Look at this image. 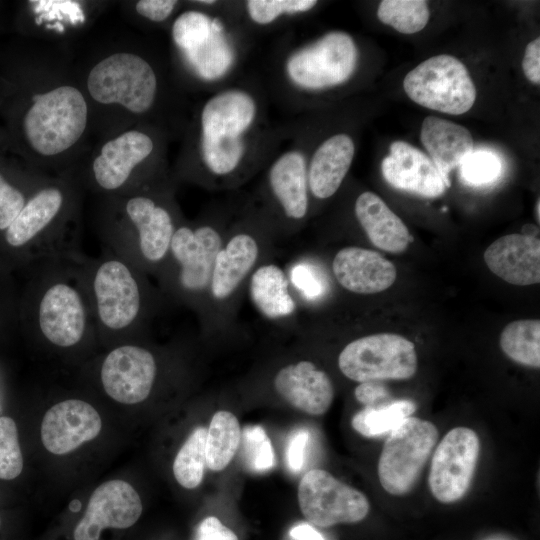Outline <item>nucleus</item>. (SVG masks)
<instances>
[{
	"label": "nucleus",
	"mask_w": 540,
	"mask_h": 540,
	"mask_svg": "<svg viewBox=\"0 0 540 540\" xmlns=\"http://www.w3.org/2000/svg\"><path fill=\"white\" fill-rule=\"evenodd\" d=\"M285 132L271 124L259 84H225L196 109L181 175L210 191L236 190L264 169Z\"/></svg>",
	"instance_id": "f257e3e1"
},
{
	"label": "nucleus",
	"mask_w": 540,
	"mask_h": 540,
	"mask_svg": "<svg viewBox=\"0 0 540 540\" xmlns=\"http://www.w3.org/2000/svg\"><path fill=\"white\" fill-rule=\"evenodd\" d=\"M275 231L252 198L241 202L214 261L199 326L206 337H222L239 326L238 313L249 278L273 257Z\"/></svg>",
	"instance_id": "f03ea898"
},
{
	"label": "nucleus",
	"mask_w": 540,
	"mask_h": 540,
	"mask_svg": "<svg viewBox=\"0 0 540 540\" xmlns=\"http://www.w3.org/2000/svg\"><path fill=\"white\" fill-rule=\"evenodd\" d=\"M241 202H215L192 222H181L171 241L168 257L158 277L175 301L201 319L215 257Z\"/></svg>",
	"instance_id": "7ed1b4c3"
},
{
	"label": "nucleus",
	"mask_w": 540,
	"mask_h": 540,
	"mask_svg": "<svg viewBox=\"0 0 540 540\" xmlns=\"http://www.w3.org/2000/svg\"><path fill=\"white\" fill-rule=\"evenodd\" d=\"M264 169L252 197L272 225L278 240L294 236L311 213L308 152L292 123Z\"/></svg>",
	"instance_id": "20e7f679"
},
{
	"label": "nucleus",
	"mask_w": 540,
	"mask_h": 540,
	"mask_svg": "<svg viewBox=\"0 0 540 540\" xmlns=\"http://www.w3.org/2000/svg\"><path fill=\"white\" fill-rule=\"evenodd\" d=\"M359 60L357 45L344 31H331L281 55L275 80L290 105L298 95L326 91L348 82Z\"/></svg>",
	"instance_id": "39448f33"
},
{
	"label": "nucleus",
	"mask_w": 540,
	"mask_h": 540,
	"mask_svg": "<svg viewBox=\"0 0 540 540\" xmlns=\"http://www.w3.org/2000/svg\"><path fill=\"white\" fill-rule=\"evenodd\" d=\"M88 106L79 89L59 85L32 97L23 119L30 147L45 157L57 156L72 148L84 134Z\"/></svg>",
	"instance_id": "423d86ee"
},
{
	"label": "nucleus",
	"mask_w": 540,
	"mask_h": 540,
	"mask_svg": "<svg viewBox=\"0 0 540 540\" xmlns=\"http://www.w3.org/2000/svg\"><path fill=\"white\" fill-rule=\"evenodd\" d=\"M87 89L101 104H118L133 114L144 115L158 100L159 78L153 65L144 57L132 52H117L92 67Z\"/></svg>",
	"instance_id": "0eeeda50"
},
{
	"label": "nucleus",
	"mask_w": 540,
	"mask_h": 540,
	"mask_svg": "<svg viewBox=\"0 0 540 540\" xmlns=\"http://www.w3.org/2000/svg\"><path fill=\"white\" fill-rule=\"evenodd\" d=\"M337 364L348 379L362 383L405 380L417 371L413 342L394 333H378L356 338L340 351Z\"/></svg>",
	"instance_id": "6e6552de"
},
{
	"label": "nucleus",
	"mask_w": 540,
	"mask_h": 540,
	"mask_svg": "<svg viewBox=\"0 0 540 540\" xmlns=\"http://www.w3.org/2000/svg\"><path fill=\"white\" fill-rule=\"evenodd\" d=\"M403 87L415 103L451 115L466 113L476 99V88L466 66L448 54L421 62L407 73Z\"/></svg>",
	"instance_id": "1a4fd4ad"
},
{
	"label": "nucleus",
	"mask_w": 540,
	"mask_h": 540,
	"mask_svg": "<svg viewBox=\"0 0 540 540\" xmlns=\"http://www.w3.org/2000/svg\"><path fill=\"white\" fill-rule=\"evenodd\" d=\"M438 436L432 422L412 416L389 433L377 466L379 481L386 492L400 496L414 487Z\"/></svg>",
	"instance_id": "9d476101"
},
{
	"label": "nucleus",
	"mask_w": 540,
	"mask_h": 540,
	"mask_svg": "<svg viewBox=\"0 0 540 540\" xmlns=\"http://www.w3.org/2000/svg\"><path fill=\"white\" fill-rule=\"evenodd\" d=\"M298 503L307 521L321 528L360 522L370 510L362 492L322 469L304 474L298 486Z\"/></svg>",
	"instance_id": "9b49d317"
},
{
	"label": "nucleus",
	"mask_w": 540,
	"mask_h": 540,
	"mask_svg": "<svg viewBox=\"0 0 540 540\" xmlns=\"http://www.w3.org/2000/svg\"><path fill=\"white\" fill-rule=\"evenodd\" d=\"M125 212L135 230L140 264L158 275L182 222L172 199L165 192L139 194L127 200Z\"/></svg>",
	"instance_id": "f8f14e48"
},
{
	"label": "nucleus",
	"mask_w": 540,
	"mask_h": 540,
	"mask_svg": "<svg viewBox=\"0 0 540 540\" xmlns=\"http://www.w3.org/2000/svg\"><path fill=\"white\" fill-rule=\"evenodd\" d=\"M479 454L480 440L474 430L448 431L431 460L428 484L434 498L445 504L460 500L471 485Z\"/></svg>",
	"instance_id": "ddd939ff"
},
{
	"label": "nucleus",
	"mask_w": 540,
	"mask_h": 540,
	"mask_svg": "<svg viewBox=\"0 0 540 540\" xmlns=\"http://www.w3.org/2000/svg\"><path fill=\"white\" fill-rule=\"evenodd\" d=\"M98 318L114 331L133 325L144 310V291L131 268L118 259L99 265L93 278Z\"/></svg>",
	"instance_id": "4468645a"
},
{
	"label": "nucleus",
	"mask_w": 540,
	"mask_h": 540,
	"mask_svg": "<svg viewBox=\"0 0 540 540\" xmlns=\"http://www.w3.org/2000/svg\"><path fill=\"white\" fill-rule=\"evenodd\" d=\"M157 371L156 358L149 349L123 345L106 356L100 377L105 392L112 399L131 405L148 398Z\"/></svg>",
	"instance_id": "2eb2a0df"
},
{
	"label": "nucleus",
	"mask_w": 540,
	"mask_h": 540,
	"mask_svg": "<svg viewBox=\"0 0 540 540\" xmlns=\"http://www.w3.org/2000/svg\"><path fill=\"white\" fill-rule=\"evenodd\" d=\"M142 502L128 482L110 480L98 486L90 496L83 518L75 526L74 540H99L106 528L126 529L142 514Z\"/></svg>",
	"instance_id": "dca6fc26"
},
{
	"label": "nucleus",
	"mask_w": 540,
	"mask_h": 540,
	"mask_svg": "<svg viewBox=\"0 0 540 540\" xmlns=\"http://www.w3.org/2000/svg\"><path fill=\"white\" fill-rule=\"evenodd\" d=\"M38 324L52 344L68 348L79 343L87 326L86 308L79 291L66 282H56L43 293Z\"/></svg>",
	"instance_id": "f3484780"
},
{
	"label": "nucleus",
	"mask_w": 540,
	"mask_h": 540,
	"mask_svg": "<svg viewBox=\"0 0 540 540\" xmlns=\"http://www.w3.org/2000/svg\"><path fill=\"white\" fill-rule=\"evenodd\" d=\"M102 422L97 410L79 399L49 408L41 423V440L51 453L63 455L98 436Z\"/></svg>",
	"instance_id": "a211bd4d"
},
{
	"label": "nucleus",
	"mask_w": 540,
	"mask_h": 540,
	"mask_svg": "<svg viewBox=\"0 0 540 540\" xmlns=\"http://www.w3.org/2000/svg\"><path fill=\"white\" fill-rule=\"evenodd\" d=\"M272 386L289 405L310 415L326 413L335 394L329 375L308 359L279 367L272 378Z\"/></svg>",
	"instance_id": "6ab92c4d"
},
{
	"label": "nucleus",
	"mask_w": 540,
	"mask_h": 540,
	"mask_svg": "<svg viewBox=\"0 0 540 540\" xmlns=\"http://www.w3.org/2000/svg\"><path fill=\"white\" fill-rule=\"evenodd\" d=\"M157 148V140L149 132L136 129L107 141L92 163L96 183L108 191L119 189Z\"/></svg>",
	"instance_id": "aec40b11"
},
{
	"label": "nucleus",
	"mask_w": 540,
	"mask_h": 540,
	"mask_svg": "<svg viewBox=\"0 0 540 540\" xmlns=\"http://www.w3.org/2000/svg\"><path fill=\"white\" fill-rule=\"evenodd\" d=\"M386 182L395 189L426 198L442 195L449 184L433 161L421 150L404 141H395L381 165Z\"/></svg>",
	"instance_id": "412c9836"
},
{
	"label": "nucleus",
	"mask_w": 540,
	"mask_h": 540,
	"mask_svg": "<svg viewBox=\"0 0 540 540\" xmlns=\"http://www.w3.org/2000/svg\"><path fill=\"white\" fill-rule=\"evenodd\" d=\"M246 293L259 315L272 325L298 327V303L290 289L285 269L272 258L253 271Z\"/></svg>",
	"instance_id": "4be33fe9"
},
{
	"label": "nucleus",
	"mask_w": 540,
	"mask_h": 540,
	"mask_svg": "<svg viewBox=\"0 0 540 540\" xmlns=\"http://www.w3.org/2000/svg\"><path fill=\"white\" fill-rule=\"evenodd\" d=\"M331 271L340 287L358 295L382 292L393 285L397 276L391 261L359 246L338 250L332 259Z\"/></svg>",
	"instance_id": "5701e85b"
},
{
	"label": "nucleus",
	"mask_w": 540,
	"mask_h": 540,
	"mask_svg": "<svg viewBox=\"0 0 540 540\" xmlns=\"http://www.w3.org/2000/svg\"><path fill=\"white\" fill-rule=\"evenodd\" d=\"M355 142L346 132L334 133L308 153L307 176L311 205L325 201L341 187L352 165Z\"/></svg>",
	"instance_id": "b1692460"
},
{
	"label": "nucleus",
	"mask_w": 540,
	"mask_h": 540,
	"mask_svg": "<svg viewBox=\"0 0 540 540\" xmlns=\"http://www.w3.org/2000/svg\"><path fill=\"white\" fill-rule=\"evenodd\" d=\"M484 261L492 273L518 286L540 282V240L530 234H508L491 243Z\"/></svg>",
	"instance_id": "393cba45"
},
{
	"label": "nucleus",
	"mask_w": 540,
	"mask_h": 540,
	"mask_svg": "<svg viewBox=\"0 0 540 540\" xmlns=\"http://www.w3.org/2000/svg\"><path fill=\"white\" fill-rule=\"evenodd\" d=\"M354 214L375 247L391 253H402L408 248L412 240L408 228L377 194L370 191L359 194Z\"/></svg>",
	"instance_id": "a878e982"
},
{
	"label": "nucleus",
	"mask_w": 540,
	"mask_h": 540,
	"mask_svg": "<svg viewBox=\"0 0 540 540\" xmlns=\"http://www.w3.org/2000/svg\"><path fill=\"white\" fill-rule=\"evenodd\" d=\"M420 138L444 180L473 151V138L467 128L450 120L427 116L421 126Z\"/></svg>",
	"instance_id": "bb28decb"
},
{
	"label": "nucleus",
	"mask_w": 540,
	"mask_h": 540,
	"mask_svg": "<svg viewBox=\"0 0 540 540\" xmlns=\"http://www.w3.org/2000/svg\"><path fill=\"white\" fill-rule=\"evenodd\" d=\"M63 200V194L57 187L39 190L25 203L16 219L7 228L6 242L12 247H21L33 240L57 217Z\"/></svg>",
	"instance_id": "cd10ccee"
},
{
	"label": "nucleus",
	"mask_w": 540,
	"mask_h": 540,
	"mask_svg": "<svg viewBox=\"0 0 540 540\" xmlns=\"http://www.w3.org/2000/svg\"><path fill=\"white\" fill-rule=\"evenodd\" d=\"M241 440V429L236 416L226 410L217 411L206 434L205 465L221 471L235 456Z\"/></svg>",
	"instance_id": "c85d7f7f"
},
{
	"label": "nucleus",
	"mask_w": 540,
	"mask_h": 540,
	"mask_svg": "<svg viewBox=\"0 0 540 540\" xmlns=\"http://www.w3.org/2000/svg\"><path fill=\"white\" fill-rule=\"evenodd\" d=\"M500 347L511 360L532 368L540 367V321L522 319L505 326Z\"/></svg>",
	"instance_id": "c756f323"
},
{
	"label": "nucleus",
	"mask_w": 540,
	"mask_h": 540,
	"mask_svg": "<svg viewBox=\"0 0 540 540\" xmlns=\"http://www.w3.org/2000/svg\"><path fill=\"white\" fill-rule=\"evenodd\" d=\"M316 0H247L239 2L240 17L252 27L269 28L312 11Z\"/></svg>",
	"instance_id": "7c9ffc66"
},
{
	"label": "nucleus",
	"mask_w": 540,
	"mask_h": 540,
	"mask_svg": "<svg viewBox=\"0 0 540 540\" xmlns=\"http://www.w3.org/2000/svg\"><path fill=\"white\" fill-rule=\"evenodd\" d=\"M416 410L411 400H396L377 407H365L351 420L353 429L364 437H377L392 432Z\"/></svg>",
	"instance_id": "2f4dec72"
},
{
	"label": "nucleus",
	"mask_w": 540,
	"mask_h": 540,
	"mask_svg": "<svg viewBox=\"0 0 540 540\" xmlns=\"http://www.w3.org/2000/svg\"><path fill=\"white\" fill-rule=\"evenodd\" d=\"M284 269L299 309L318 302L326 294L329 288L327 279L321 266L313 259L295 257Z\"/></svg>",
	"instance_id": "473e14b6"
},
{
	"label": "nucleus",
	"mask_w": 540,
	"mask_h": 540,
	"mask_svg": "<svg viewBox=\"0 0 540 540\" xmlns=\"http://www.w3.org/2000/svg\"><path fill=\"white\" fill-rule=\"evenodd\" d=\"M207 429L197 427L179 449L173 463L177 482L186 489L200 485L205 467V444Z\"/></svg>",
	"instance_id": "72a5a7b5"
},
{
	"label": "nucleus",
	"mask_w": 540,
	"mask_h": 540,
	"mask_svg": "<svg viewBox=\"0 0 540 540\" xmlns=\"http://www.w3.org/2000/svg\"><path fill=\"white\" fill-rule=\"evenodd\" d=\"M377 17L402 34H414L427 25L430 12L423 0H384L378 6Z\"/></svg>",
	"instance_id": "f704fd0d"
},
{
	"label": "nucleus",
	"mask_w": 540,
	"mask_h": 540,
	"mask_svg": "<svg viewBox=\"0 0 540 540\" xmlns=\"http://www.w3.org/2000/svg\"><path fill=\"white\" fill-rule=\"evenodd\" d=\"M242 453L245 464L255 472H264L274 465V451L270 439L260 425H250L241 431Z\"/></svg>",
	"instance_id": "c9c22d12"
},
{
	"label": "nucleus",
	"mask_w": 540,
	"mask_h": 540,
	"mask_svg": "<svg viewBox=\"0 0 540 540\" xmlns=\"http://www.w3.org/2000/svg\"><path fill=\"white\" fill-rule=\"evenodd\" d=\"M459 166L461 179L471 186L492 183L502 171L500 158L488 150H473Z\"/></svg>",
	"instance_id": "e433bc0d"
},
{
	"label": "nucleus",
	"mask_w": 540,
	"mask_h": 540,
	"mask_svg": "<svg viewBox=\"0 0 540 540\" xmlns=\"http://www.w3.org/2000/svg\"><path fill=\"white\" fill-rule=\"evenodd\" d=\"M23 469V456L18 440L15 421L7 416L0 417V479L11 480Z\"/></svg>",
	"instance_id": "4c0bfd02"
},
{
	"label": "nucleus",
	"mask_w": 540,
	"mask_h": 540,
	"mask_svg": "<svg viewBox=\"0 0 540 540\" xmlns=\"http://www.w3.org/2000/svg\"><path fill=\"white\" fill-rule=\"evenodd\" d=\"M25 203L22 192L10 185L0 174V230H7Z\"/></svg>",
	"instance_id": "58836bf2"
},
{
	"label": "nucleus",
	"mask_w": 540,
	"mask_h": 540,
	"mask_svg": "<svg viewBox=\"0 0 540 540\" xmlns=\"http://www.w3.org/2000/svg\"><path fill=\"white\" fill-rule=\"evenodd\" d=\"M178 5L179 1L175 0H140L136 2L135 10L143 18L160 23L170 18Z\"/></svg>",
	"instance_id": "ea45409f"
},
{
	"label": "nucleus",
	"mask_w": 540,
	"mask_h": 540,
	"mask_svg": "<svg viewBox=\"0 0 540 540\" xmlns=\"http://www.w3.org/2000/svg\"><path fill=\"white\" fill-rule=\"evenodd\" d=\"M356 399L365 407H377L387 404L390 394L380 381L362 382L354 390Z\"/></svg>",
	"instance_id": "a19ab883"
},
{
	"label": "nucleus",
	"mask_w": 540,
	"mask_h": 540,
	"mask_svg": "<svg viewBox=\"0 0 540 540\" xmlns=\"http://www.w3.org/2000/svg\"><path fill=\"white\" fill-rule=\"evenodd\" d=\"M196 540H238V537L217 517L209 516L198 525Z\"/></svg>",
	"instance_id": "79ce46f5"
},
{
	"label": "nucleus",
	"mask_w": 540,
	"mask_h": 540,
	"mask_svg": "<svg viewBox=\"0 0 540 540\" xmlns=\"http://www.w3.org/2000/svg\"><path fill=\"white\" fill-rule=\"evenodd\" d=\"M309 439V432L299 430L289 440L286 458L289 468L293 472H299L303 467L305 450Z\"/></svg>",
	"instance_id": "37998d69"
},
{
	"label": "nucleus",
	"mask_w": 540,
	"mask_h": 540,
	"mask_svg": "<svg viewBox=\"0 0 540 540\" xmlns=\"http://www.w3.org/2000/svg\"><path fill=\"white\" fill-rule=\"evenodd\" d=\"M522 68L526 78L533 84L540 83V38L529 42L525 48Z\"/></svg>",
	"instance_id": "c03bdc74"
},
{
	"label": "nucleus",
	"mask_w": 540,
	"mask_h": 540,
	"mask_svg": "<svg viewBox=\"0 0 540 540\" xmlns=\"http://www.w3.org/2000/svg\"><path fill=\"white\" fill-rule=\"evenodd\" d=\"M294 540H325L324 537L308 523H300L290 530Z\"/></svg>",
	"instance_id": "a18cd8bd"
},
{
	"label": "nucleus",
	"mask_w": 540,
	"mask_h": 540,
	"mask_svg": "<svg viewBox=\"0 0 540 540\" xmlns=\"http://www.w3.org/2000/svg\"><path fill=\"white\" fill-rule=\"evenodd\" d=\"M539 207H540V203H539V200H538V201H537V204H536V208H537V220H538V222H539V219H540Z\"/></svg>",
	"instance_id": "49530a36"
},
{
	"label": "nucleus",
	"mask_w": 540,
	"mask_h": 540,
	"mask_svg": "<svg viewBox=\"0 0 540 540\" xmlns=\"http://www.w3.org/2000/svg\"><path fill=\"white\" fill-rule=\"evenodd\" d=\"M0 524H1V519H0Z\"/></svg>",
	"instance_id": "de8ad7c7"
}]
</instances>
